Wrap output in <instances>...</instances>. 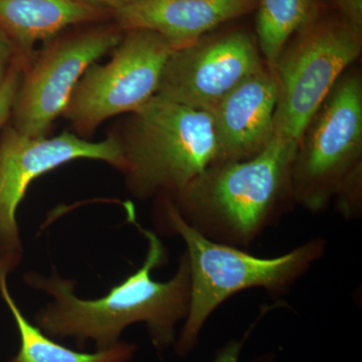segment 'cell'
Returning <instances> with one entry per match:
<instances>
[{"instance_id": "8fae6325", "label": "cell", "mask_w": 362, "mask_h": 362, "mask_svg": "<svg viewBox=\"0 0 362 362\" xmlns=\"http://www.w3.org/2000/svg\"><path fill=\"white\" fill-rule=\"evenodd\" d=\"M279 88L266 65L243 81L213 110L218 161H242L258 156L275 136Z\"/></svg>"}, {"instance_id": "44dd1931", "label": "cell", "mask_w": 362, "mask_h": 362, "mask_svg": "<svg viewBox=\"0 0 362 362\" xmlns=\"http://www.w3.org/2000/svg\"><path fill=\"white\" fill-rule=\"evenodd\" d=\"M8 66L0 65V87H1L2 83H4V78H6L7 70H8Z\"/></svg>"}, {"instance_id": "ffe728a7", "label": "cell", "mask_w": 362, "mask_h": 362, "mask_svg": "<svg viewBox=\"0 0 362 362\" xmlns=\"http://www.w3.org/2000/svg\"><path fill=\"white\" fill-rule=\"evenodd\" d=\"M89 2L93 6L101 7V8L106 9V11H117V9L123 8L131 4H136L140 0H85Z\"/></svg>"}, {"instance_id": "5b68a950", "label": "cell", "mask_w": 362, "mask_h": 362, "mask_svg": "<svg viewBox=\"0 0 362 362\" xmlns=\"http://www.w3.org/2000/svg\"><path fill=\"white\" fill-rule=\"evenodd\" d=\"M357 178H362V77L349 69L298 140L291 173L295 206L322 213Z\"/></svg>"}, {"instance_id": "3957f363", "label": "cell", "mask_w": 362, "mask_h": 362, "mask_svg": "<svg viewBox=\"0 0 362 362\" xmlns=\"http://www.w3.org/2000/svg\"><path fill=\"white\" fill-rule=\"evenodd\" d=\"M153 202L157 228L164 235H178L187 246L192 280L189 310L173 346L181 357L197 347L209 317L226 300L254 288L266 290L273 298L282 296L326 252L327 242L317 238L282 256L256 257L244 249L204 237L181 218L170 199L160 197Z\"/></svg>"}, {"instance_id": "277c9868", "label": "cell", "mask_w": 362, "mask_h": 362, "mask_svg": "<svg viewBox=\"0 0 362 362\" xmlns=\"http://www.w3.org/2000/svg\"><path fill=\"white\" fill-rule=\"evenodd\" d=\"M122 153L126 188L141 202L175 199L214 162L209 112L153 96L110 131Z\"/></svg>"}, {"instance_id": "7a4b0ae2", "label": "cell", "mask_w": 362, "mask_h": 362, "mask_svg": "<svg viewBox=\"0 0 362 362\" xmlns=\"http://www.w3.org/2000/svg\"><path fill=\"white\" fill-rule=\"evenodd\" d=\"M296 149V141L275 132L258 156L214 162L171 202L204 237L245 250L295 206L291 173Z\"/></svg>"}, {"instance_id": "ba28073f", "label": "cell", "mask_w": 362, "mask_h": 362, "mask_svg": "<svg viewBox=\"0 0 362 362\" xmlns=\"http://www.w3.org/2000/svg\"><path fill=\"white\" fill-rule=\"evenodd\" d=\"M123 33L114 23L59 35L47 42L25 66L9 124L30 137L49 134L85 71L113 51Z\"/></svg>"}, {"instance_id": "9a60e30c", "label": "cell", "mask_w": 362, "mask_h": 362, "mask_svg": "<svg viewBox=\"0 0 362 362\" xmlns=\"http://www.w3.org/2000/svg\"><path fill=\"white\" fill-rule=\"evenodd\" d=\"M256 40L273 68L288 42L328 11L326 0H258Z\"/></svg>"}, {"instance_id": "ac0fdd59", "label": "cell", "mask_w": 362, "mask_h": 362, "mask_svg": "<svg viewBox=\"0 0 362 362\" xmlns=\"http://www.w3.org/2000/svg\"><path fill=\"white\" fill-rule=\"evenodd\" d=\"M252 327L247 331L246 334L244 335L240 339L230 340V342L226 343L225 346L221 347L218 352H216V357L211 362H240V352H242L243 347H244L245 342L249 337L250 333L252 332ZM254 362H273L270 356L259 357V359Z\"/></svg>"}, {"instance_id": "4fadbf2b", "label": "cell", "mask_w": 362, "mask_h": 362, "mask_svg": "<svg viewBox=\"0 0 362 362\" xmlns=\"http://www.w3.org/2000/svg\"><path fill=\"white\" fill-rule=\"evenodd\" d=\"M111 18L85 0H0V33L26 63L40 42H49L71 26Z\"/></svg>"}, {"instance_id": "7c38bea8", "label": "cell", "mask_w": 362, "mask_h": 362, "mask_svg": "<svg viewBox=\"0 0 362 362\" xmlns=\"http://www.w3.org/2000/svg\"><path fill=\"white\" fill-rule=\"evenodd\" d=\"M257 4L258 0H140L112 11L111 18L123 32L151 30L180 49L252 13Z\"/></svg>"}, {"instance_id": "e0dca14e", "label": "cell", "mask_w": 362, "mask_h": 362, "mask_svg": "<svg viewBox=\"0 0 362 362\" xmlns=\"http://www.w3.org/2000/svg\"><path fill=\"white\" fill-rule=\"evenodd\" d=\"M328 9L334 11L347 25L362 37V0H326Z\"/></svg>"}, {"instance_id": "d6986e66", "label": "cell", "mask_w": 362, "mask_h": 362, "mask_svg": "<svg viewBox=\"0 0 362 362\" xmlns=\"http://www.w3.org/2000/svg\"><path fill=\"white\" fill-rule=\"evenodd\" d=\"M18 59L23 58H21L13 44L0 33V65H11L13 61Z\"/></svg>"}, {"instance_id": "5bb4252c", "label": "cell", "mask_w": 362, "mask_h": 362, "mask_svg": "<svg viewBox=\"0 0 362 362\" xmlns=\"http://www.w3.org/2000/svg\"><path fill=\"white\" fill-rule=\"evenodd\" d=\"M0 295L13 317L21 337L20 349L9 362H130L135 356L136 345L123 340L110 349L93 354L76 351L54 341L23 315L9 292L7 276L2 274Z\"/></svg>"}, {"instance_id": "9c48e42d", "label": "cell", "mask_w": 362, "mask_h": 362, "mask_svg": "<svg viewBox=\"0 0 362 362\" xmlns=\"http://www.w3.org/2000/svg\"><path fill=\"white\" fill-rule=\"evenodd\" d=\"M106 162L117 170L122 153L115 136L93 142L71 131L54 137H30L7 124L0 133V274L8 276L23 259L16 213L33 180L54 169L78 160Z\"/></svg>"}, {"instance_id": "2e32d148", "label": "cell", "mask_w": 362, "mask_h": 362, "mask_svg": "<svg viewBox=\"0 0 362 362\" xmlns=\"http://www.w3.org/2000/svg\"><path fill=\"white\" fill-rule=\"evenodd\" d=\"M25 66L26 62L23 59L13 61L9 65L6 78L0 87V133L11 120V111Z\"/></svg>"}, {"instance_id": "52a82bcc", "label": "cell", "mask_w": 362, "mask_h": 362, "mask_svg": "<svg viewBox=\"0 0 362 362\" xmlns=\"http://www.w3.org/2000/svg\"><path fill=\"white\" fill-rule=\"evenodd\" d=\"M175 51L151 30H124L109 62L93 64L76 86L63 114L71 132L89 139L105 121L147 103L156 96L164 66Z\"/></svg>"}, {"instance_id": "6da1fadb", "label": "cell", "mask_w": 362, "mask_h": 362, "mask_svg": "<svg viewBox=\"0 0 362 362\" xmlns=\"http://www.w3.org/2000/svg\"><path fill=\"white\" fill-rule=\"evenodd\" d=\"M129 221L148 243L146 258L132 275L112 288L99 299H82L75 292L76 283L52 269L49 276L30 272L23 281L33 290L52 298L35 316V326L51 338H71L78 345L94 343L105 350L120 341L128 326L143 323L158 352L175 346L178 324L189 310V265L185 252L181 255L175 275L166 282L152 278V271L168 262V250L158 235L143 228L133 211Z\"/></svg>"}, {"instance_id": "30bf717a", "label": "cell", "mask_w": 362, "mask_h": 362, "mask_svg": "<svg viewBox=\"0 0 362 362\" xmlns=\"http://www.w3.org/2000/svg\"><path fill=\"white\" fill-rule=\"evenodd\" d=\"M266 65L256 37L246 30L206 35L170 54L156 95L209 112Z\"/></svg>"}, {"instance_id": "8992f818", "label": "cell", "mask_w": 362, "mask_h": 362, "mask_svg": "<svg viewBox=\"0 0 362 362\" xmlns=\"http://www.w3.org/2000/svg\"><path fill=\"white\" fill-rule=\"evenodd\" d=\"M361 51L362 37L329 9L298 33L273 66L279 88L276 133L298 143L312 116L361 58Z\"/></svg>"}]
</instances>
